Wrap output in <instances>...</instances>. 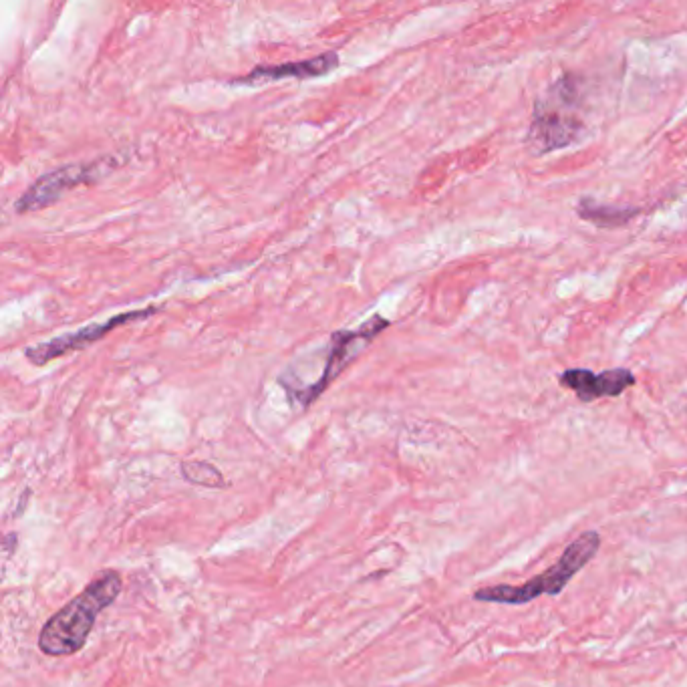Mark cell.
I'll return each instance as SVG.
<instances>
[{"mask_svg":"<svg viewBox=\"0 0 687 687\" xmlns=\"http://www.w3.org/2000/svg\"><path fill=\"white\" fill-rule=\"evenodd\" d=\"M339 63H341L339 53L327 51L313 59H303V61H293V63H283V65H258L248 75L236 77L230 83L232 85H260V83L279 81L287 77L311 79V77H321V75L331 73L333 69L339 67Z\"/></svg>","mask_w":687,"mask_h":687,"instance_id":"ba28073f","label":"cell"},{"mask_svg":"<svg viewBox=\"0 0 687 687\" xmlns=\"http://www.w3.org/2000/svg\"><path fill=\"white\" fill-rule=\"evenodd\" d=\"M160 311V307H146V309H137V311H129V313H121L117 317H111L103 323H91L87 327H81L77 331H71V333H65V335H59L51 341H45V343H39V345H33V347H27L25 349V357L33 363V365H47L49 361H55L71 351H77V349H85L87 345L103 339L107 333H111L113 329L125 325V323H131V321H142V319H148L152 315H156Z\"/></svg>","mask_w":687,"mask_h":687,"instance_id":"8992f818","label":"cell"},{"mask_svg":"<svg viewBox=\"0 0 687 687\" xmlns=\"http://www.w3.org/2000/svg\"><path fill=\"white\" fill-rule=\"evenodd\" d=\"M575 85L569 79H561L548 99H538L532 125L526 137V146L536 154L544 156L567 148L579 140L583 121L573 111Z\"/></svg>","mask_w":687,"mask_h":687,"instance_id":"3957f363","label":"cell"},{"mask_svg":"<svg viewBox=\"0 0 687 687\" xmlns=\"http://www.w3.org/2000/svg\"><path fill=\"white\" fill-rule=\"evenodd\" d=\"M601 534L587 530L579 534L563 551L561 559L544 573L532 577L522 585H492L474 593V601L498 603V605H526L542 595L557 597L567 585L595 559L601 548Z\"/></svg>","mask_w":687,"mask_h":687,"instance_id":"7a4b0ae2","label":"cell"},{"mask_svg":"<svg viewBox=\"0 0 687 687\" xmlns=\"http://www.w3.org/2000/svg\"><path fill=\"white\" fill-rule=\"evenodd\" d=\"M182 476L196 486H204V488H224L226 480L222 476V472L202 460H186L182 462Z\"/></svg>","mask_w":687,"mask_h":687,"instance_id":"30bf717a","label":"cell"},{"mask_svg":"<svg viewBox=\"0 0 687 687\" xmlns=\"http://www.w3.org/2000/svg\"><path fill=\"white\" fill-rule=\"evenodd\" d=\"M389 325L391 323L387 319H383L381 315H373L369 321H365L355 331H337V333H333L329 357H327V363H325V369H323L321 377L315 383H311L309 387L295 389V391H289V393H293V397L303 407H309L333 383V379H337L341 375V371L357 357V353H361Z\"/></svg>","mask_w":687,"mask_h":687,"instance_id":"5b68a950","label":"cell"},{"mask_svg":"<svg viewBox=\"0 0 687 687\" xmlns=\"http://www.w3.org/2000/svg\"><path fill=\"white\" fill-rule=\"evenodd\" d=\"M559 383L573 391L581 401L593 403L601 397H619L629 387L637 383V377L623 367L607 369L601 373H595L591 369H565L559 377Z\"/></svg>","mask_w":687,"mask_h":687,"instance_id":"52a82bcc","label":"cell"},{"mask_svg":"<svg viewBox=\"0 0 687 687\" xmlns=\"http://www.w3.org/2000/svg\"><path fill=\"white\" fill-rule=\"evenodd\" d=\"M577 214L587 220L593 222L601 228H617V226H625L627 222H631L637 214L639 208H621V206H605V204H597L591 198H585L579 202L577 206Z\"/></svg>","mask_w":687,"mask_h":687,"instance_id":"9c48e42d","label":"cell"},{"mask_svg":"<svg viewBox=\"0 0 687 687\" xmlns=\"http://www.w3.org/2000/svg\"><path fill=\"white\" fill-rule=\"evenodd\" d=\"M119 164L123 162H119L115 156H109V158L95 160L93 164H71L59 170H53L41 176L31 188H27V192L15 202V212L27 214V212L43 210L55 204L65 192L77 186L101 180Z\"/></svg>","mask_w":687,"mask_h":687,"instance_id":"277c9868","label":"cell"},{"mask_svg":"<svg viewBox=\"0 0 687 687\" xmlns=\"http://www.w3.org/2000/svg\"><path fill=\"white\" fill-rule=\"evenodd\" d=\"M123 589L117 571H105L93 579L81 595L57 611L39 635V649L49 657H67L81 651L97 617L111 607Z\"/></svg>","mask_w":687,"mask_h":687,"instance_id":"6da1fadb","label":"cell"}]
</instances>
